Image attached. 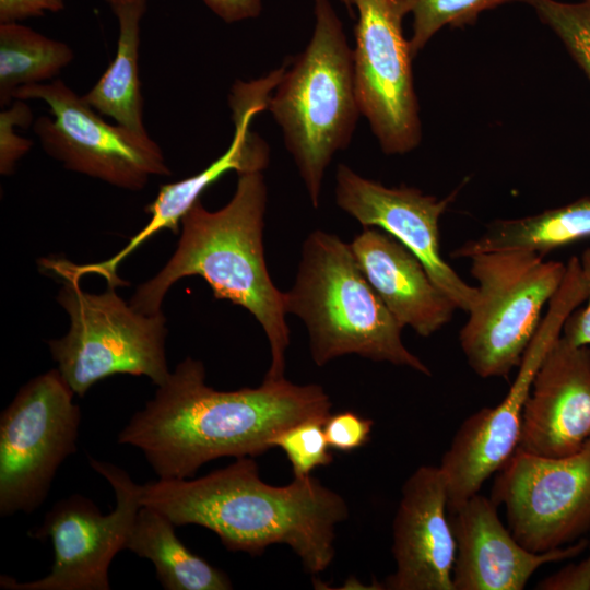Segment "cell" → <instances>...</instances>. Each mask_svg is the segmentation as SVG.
I'll use <instances>...</instances> for the list:
<instances>
[{
  "label": "cell",
  "instance_id": "obj_10",
  "mask_svg": "<svg viewBox=\"0 0 590 590\" xmlns=\"http://www.w3.org/2000/svg\"><path fill=\"white\" fill-rule=\"evenodd\" d=\"M90 465L111 485L116 506L102 514L88 498L72 495L56 503L40 527L30 535L54 547V564L40 579L20 582L0 577L9 590H109L108 570L113 558L126 544L142 506V485L135 484L119 467L88 458Z\"/></svg>",
  "mask_w": 590,
  "mask_h": 590
},
{
  "label": "cell",
  "instance_id": "obj_20",
  "mask_svg": "<svg viewBox=\"0 0 590 590\" xmlns=\"http://www.w3.org/2000/svg\"><path fill=\"white\" fill-rule=\"evenodd\" d=\"M590 238V196L541 213L502 219L489 223L476 238L450 252L451 258H471L479 253L527 250L546 253Z\"/></svg>",
  "mask_w": 590,
  "mask_h": 590
},
{
  "label": "cell",
  "instance_id": "obj_28",
  "mask_svg": "<svg viewBox=\"0 0 590 590\" xmlns=\"http://www.w3.org/2000/svg\"><path fill=\"white\" fill-rule=\"evenodd\" d=\"M373 426V420L351 411L330 414L323 423L330 448L339 451H352L366 445Z\"/></svg>",
  "mask_w": 590,
  "mask_h": 590
},
{
  "label": "cell",
  "instance_id": "obj_4",
  "mask_svg": "<svg viewBox=\"0 0 590 590\" xmlns=\"http://www.w3.org/2000/svg\"><path fill=\"white\" fill-rule=\"evenodd\" d=\"M284 308L305 323L310 355L319 367L357 354L432 375L403 344V327L366 279L351 244L335 234L316 229L306 237L295 281L284 293Z\"/></svg>",
  "mask_w": 590,
  "mask_h": 590
},
{
  "label": "cell",
  "instance_id": "obj_34",
  "mask_svg": "<svg viewBox=\"0 0 590 590\" xmlns=\"http://www.w3.org/2000/svg\"><path fill=\"white\" fill-rule=\"evenodd\" d=\"M106 1L110 5V8H113L114 5H117L119 3L127 2V1H130V0H106Z\"/></svg>",
  "mask_w": 590,
  "mask_h": 590
},
{
  "label": "cell",
  "instance_id": "obj_35",
  "mask_svg": "<svg viewBox=\"0 0 590 590\" xmlns=\"http://www.w3.org/2000/svg\"><path fill=\"white\" fill-rule=\"evenodd\" d=\"M590 533V532H589ZM589 541V548H590V539L588 540Z\"/></svg>",
  "mask_w": 590,
  "mask_h": 590
},
{
  "label": "cell",
  "instance_id": "obj_23",
  "mask_svg": "<svg viewBox=\"0 0 590 590\" xmlns=\"http://www.w3.org/2000/svg\"><path fill=\"white\" fill-rule=\"evenodd\" d=\"M73 58L63 42L19 22L0 24V105H9L21 86L57 76Z\"/></svg>",
  "mask_w": 590,
  "mask_h": 590
},
{
  "label": "cell",
  "instance_id": "obj_15",
  "mask_svg": "<svg viewBox=\"0 0 590 590\" xmlns=\"http://www.w3.org/2000/svg\"><path fill=\"white\" fill-rule=\"evenodd\" d=\"M424 194L408 186L386 187L365 178L345 164L335 170V203L363 227H378L403 244L424 264L435 284L468 312L476 286L468 284L445 260L440 250L439 220L456 198Z\"/></svg>",
  "mask_w": 590,
  "mask_h": 590
},
{
  "label": "cell",
  "instance_id": "obj_12",
  "mask_svg": "<svg viewBox=\"0 0 590 590\" xmlns=\"http://www.w3.org/2000/svg\"><path fill=\"white\" fill-rule=\"evenodd\" d=\"M415 2L354 0L357 22L352 49L358 106L387 155L409 153L422 139L413 57L402 27Z\"/></svg>",
  "mask_w": 590,
  "mask_h": 590
},
{
  "label": "cell",
  "instance_id": "obj_33",
  "mask_svg": "<svg viewBox=\"0 0 590 590\" xmlns=\"http://www.w3.org/2000/svg\"><path fill=\"white\" fill-rule=\"evenodd\" d=\"M341 2L346 7L349 13L353 15L354 13V0H341Z\"/></svg>",
  "mask_w": 590,
  "mask_h": 590
},
{
  "label": "cell",
  "instance_id": "obj_30",
  "mask_svg": "<svg viewBox=\"0 0 590 590\" xmlns=\"http://www.w3.org/2000/svg\"><path fill=\"white\" fill-rule=\"evenodd\" d=\"M540 590L590 589V550L585 559L567 565L538 582Z\"/></svg>",
  "mask_w": 590,
  "mask_h": 590
},
{
  "label": "cell",
  "instance_id": "obj_3",
  "mask_svg": "<svg viewBox=\"0 0 590 590\" xmlns=\"http://www.w3.org/2000/svg\"><path fill=\"white\" fill-rule=\"evenodd\" d=\"M229 202L209 211L199 199L181 220L178 247L165 267L141 284L130 305L144 315L162 312L163 299L178 280L198 275L217 299L247 309L261 324L271 351L266 379L284 378L290 345L284 293L272 282L264 259L263 228L268 188L262 172L237 174Z\"/></svg>",
  "mask_w": 590,
  "mask_h": 590
},
{
  "label": "cell",
  "instance_id": "obj_21",
  "mask_svg": "<svg viewBox=\"0 0 590 590\" xmlns=\"http://www.w3.org/2000/svg\"><path fill=\"white\" fill-rule=\"evenodd\" d=\"M175 524L161 511L141 506L126 550L149 559L166 590H228L227 575L192 553L176 535Z\"/></svg>",
  "mask_w": 590,
  "mask_h": 590
},
{
  "label": "cell",
  "instance_id": "obj_14",
  "mask_svg": "<svg viewBox=\"0 0 590 590\" xmlns=\"http://www.w3.org/2000/svg\"><path fill=\"white\" fill-rule=\"evenodd\" d=\"M279 80V71L273 70L250 82H236L228 98L235 131L227 150L200 173L161 186L155 200L145 208V212L151 214L148 224L111 258L86 264L62 260L61 273L78 281L94 273L104 278L108 286L126 285L127 282L117 274L120 263L158 231L170 229L177 234L184 215L213 182L229 170L237 174L263 172L270 162V150L264 140L251 130V122L259 113L267 110L268 99Z\"/></svg>",
  "mask_w": 590,
  "mask_h": 590
},
{
  "label": "cell",
  "instance_id": "obj_5",
  "mask_svg": "<svg viewBox=\"0 0 590 590\" xmlns=\"http://www.w3.org/2000/svg\"><path fill=\"white\" fill-rule=\"evenodd\" d=\"M309 43L284 72L268 99L311 205L320 203L324 173L349 146L361 114L353 49L330 0H314Z\"/></svg>",
  "mask_w": 590,
  "mask_h": 590
},
{
  "label": "cell",
  "instance_id": "obj_32",
  "mask_svg": "<svg viewBox=\"0 0 590 590\" xmlns=\"http://www.w3.org/2000/svg\"><path fill=\"white\" fill-rule=\"evenodd\" d=\"M210 10L226 23L257 17L262 0H202Z\"/></svg>",
  "mask_w": 590,
  "mask_h": 590
},
{
  "label": "cell",
  "instance_id": "obj_9",
  "mask_svg": "<svg viewBox=\"0 0 590 590\" xmlns=\"http://www.w3.org/2000/svg\"><path fill=\"white\" fill-rule=\"evenodd\" d=\"M58 369L25 384L0 416V515L30 514L76 451L81 411Z\"/></svg>",
  "mask_w": 590,
  "mask_h": 590
},
{
  "label": "cell",
  "instance_id": "obj_17",
  "mask_svg": "<svg viewBox=\"0 0 590 590\" xmlns=\"http://www.w3.org/2000/svg\"><path fill=\"white\" fill-rule=\"evenodd\" d=\"M497 508L477 493L448 511L457 544L455 590H522L541 566L575 558L589 545L581 538L547 552L529 551L505 527Z\"/></svg>",
  "mask_w": 590,
  "mask_h": 590
},
{
  "label": "cell",
  "instance_id": "obj_31",
  "mask_svg": "<svg viewBox=\"0 0 590 590\" xmlns=\"http://www.w3.org/2000/svg\"><path fill=\"white\" fill-rule=\"evenodd\" d=\"M64 0H0V24L40 16L45 12H59Z\"/></svg>",
  "mask_w": 590,
  "mask_h": 590
},
{
  "label": "cell",
  "instance_id": "obj_29",
  "mask_svg": "<svg viewBox=\"0 0 590 590\" xmlns=\"http://www.w3.org/2000/svg\"><path fill=\"white\" fill-rule=\"evenodd\" d=\"M580 263L588 290L586 305L567 318L562 337L574 345L590 346V247L582 251Z\"/></svg>",
  "mask_w": 590,
  "mask_h": 590
},
{
  "label": "cell",
  "instance_id": "obj_18",
  "mask_svg": "<svg viewBox=\"0 0 590 590\" xmlns=\"http://www.w3.org/2000/svg\"><path fill=\"white\" fill-rule=\"evenodd\" d=\"M590 439V346L562 335L534 377L522 415L518 450L569 456Z\"/></svg>",
  "mask_w": 590,
  "mask_h": 590
},
{
  "label": "cell",
  "instance_id": "obj_22",
  "mask_svg": "<svg viewBox=\"0 0 590 590\" xmlns=\"http://www.w3.org/2000/svg\"><path fill=\"white\" fill-rule=\"evenodd\" d=\"M119 25L115 58L83 98L98 114L139 134H148L143 123V97L139 79L140 22L146 0L114 5Z\"/></svg>",
  "mask_w": 590,
  "mask_h": 590
},
{
  "label": "cell",
  "instance_id": "obj_1",
  "mask_svg": "<svg viewBox=\"0 0 590 590\" xmlns=\"http://www.w3.org/2000/svg\"><path fill=\"white\" fill-rule=\"evenodd\" d=\"M331 406L321 386L295 385L285 377L264 378L257 388L213 389L205 384L202 362L186 357L117 441L140 449L160 479H190L213 459L262 455L287 427L324 422Z\"/></svg>",
  "mask_w": 590,
  "mask_h": 590
},
{
  "label": "cell",
  "instance_id": "obj_11",
  "mask_svg": "<svg viewBox=\"0 0 590 590\" xmlns=\"http://www.w3.org/2000/svg\"><path fill=\"white\" fill-rule=\"evenodd\" d=\"M14 99H42L52 118L42 116L34 132L46 153L72 172L138 191L151 176H169L161 148L149 134L107 123L61 80L24 85Z\"/></svg>",
  "mask_w": 590,
  "mask_h": 590
},
{
  "label": "cell",
  "instance_id": "obj_6",
  "mask_svg": "<svg viewBox=\"0 0 590 590\" xmlns=\"http://www.w3.org/2000/svg\"><path fill=\"white\" fill-rule=\"evenodd\" d=\"M470 260L477 292L459 333L460 347L479 377H507L558 291L566 263L527 250L484 252Z\"/></svg>",
  "mask_w": 590,
  "mask_h": 590
},
{
  "label": "cell",
  "instance_id": "obj_26",
  "mask_svg": "<svg viewBox=\"0 0 590 590\" xmlns=\"http://www.w3.org/2000/svg\"><path fill=\"white\" fill-rule=\"evenodd\" d=\"M322 421L309 420L294 424L274 436L272 447L281 448L291 462L294 477H306L317 467L332 461Z\"/></svg>",
  "mask_w": 590,
  "mask_h": 590
},
{
  "label": "cell",
  "instance_id": "obj_19",
  "mask_svg": "<svg viewBox=\"0 0 590 590\" xmlns=\"http://www.w3.org/2000/svg\"><path fill=\"white\" fill-rule=\"evenodd\" d=\"M351 247L366 279L403 328L429 337L450 322L458 308L398 239L378 227H364Z\"/></svg>",
  "mask_w": 590,
  "mask_h": 590
},
{
  "label": "cell",
  "instance_id": "obj_24",
  "mask_svg": "<svg viewBox=\"0 0 590 590\" xmlns=\"http://www.w3.org/2000/svg\"><path fill=\"white\" fill-rule=\"evenodd\" d=\"M516 1L531 4L533 0H416L409 40L412 57L444 26L463 27L474 23L483 11Z\"/></svg>",
  "mask_w": 590,
  "mask_h": 590
},
{
  "label": "cell",
  "instance_id": "obj_7",
  "mask_svg": "<svg viewBox=\"0 0 590 590\" xmlns=\"http://www.w3.org/2000/svg\"><path fill=\"white\" fill-rule=\"evenodd\" d=\"M57 300L70 317V329L48 341L58 370L74 394L83 397L97 381L117 375L146 376L161 386L169 376L163 312L144 315L108 286L93 294L80 281L60 278Z\"/></svg>",
  "mask_w": 590,
  "mask_h": 590
},
{
  "label": "cell",
  "instance_id": "obj_8",
  "mask_svg": "<svg viewBox=\"0 0 590 590\" xmlns=\"http://www.w3.org/2000/svg\"><path fill=\"white\" fill-rule=\"evenodd\" d=\"M587 284L577 263H569L563 282L543 316L517 367L505 398L467 417L438 465L448 493V511L480 493L485 481L516 452L520 441L524 404L539 367L562 335L567 318L586 302Z\"/></svg>",
  "mask_w": 590,
  "mask_h": 590
},
{
  "label": "cell",
  "instance_id": "obj_2",
  "mask_svg": "<svg viewBox=\"0 0 590 590\" xmlns=\"http://www.w3.org/2000/svg\"><path fill=\"white\" fill-rule=\"evenodd\" d=\"M142 506L164 514L176 527L213 531L232 552L261 554L287 544L310 574L334 557V528L345 520V500L311 475L286 486L264 483L250 457L194 479H160L142 485Z\"/></svg>",
  "mask_w": 590,
  "mask_h": 590
},
{
  "label": "cell",
  "instance_id": "obj_25",
  "mask_svg": "<svg viewBox=\"0 0 590 590\" xmlns=\"http://www.w3.org/2000/svg\"><path fill=\"white\" fill-rule=\"evenodd\" d=\"M530 5L559 37L590 80V0L575 3L533 0Z\"/></svg>",
  "mask_w": 590,
  "mask_h": 590
},
{
  "label": "cell",
  "instance_id": "obj_16",
  "mask_svg": "<svg viewBox=\"0 0 590 590\" xmlns=\"http://www.w3.org/2000/svg\"><path fill=\"white\" fill-rule=\"evenodd\" d=\"M392 533L396 570L384 589L455 590L457 544L439 467L421 465L404 482Z\"/></svg>",
  "mask_w": 590,
  "mask_h": 590
},
{
  "label": "cell",
  "instance_id": "obj_13",
  "mask_svg": "<svg viewBox=\"0 0 590 590\" xmlns=\"http://www.w3.org/2000/svg\"><path fill=\"white\" fill-rule=\"evenodd\" d=\"M491 498L529 551L547 552L590 532V439L577 452L543 457L516 450L497 472Z\"/></svg>",
  "mask_w": 590,
  "mask_h": 590
},
{
  "label": "cell",
  "instance_id": "obj_27",
  "mask_svg": "<svg viewBox=\"0 0 590 590\" xmlns=\"http://www.w3.org/2000/svg\"><path fill=\"white\" fill-rule=\"evenodd\" d=\"M33 120L30 106L22 99H14L12 106L0 113V173L10 175L14 172L16 162L24 156L33 145L28 139L20 137L15 127H28Z\"/></svg>",
  "mask_w": 590,
  "mask_h": 590
}]
</instances>
